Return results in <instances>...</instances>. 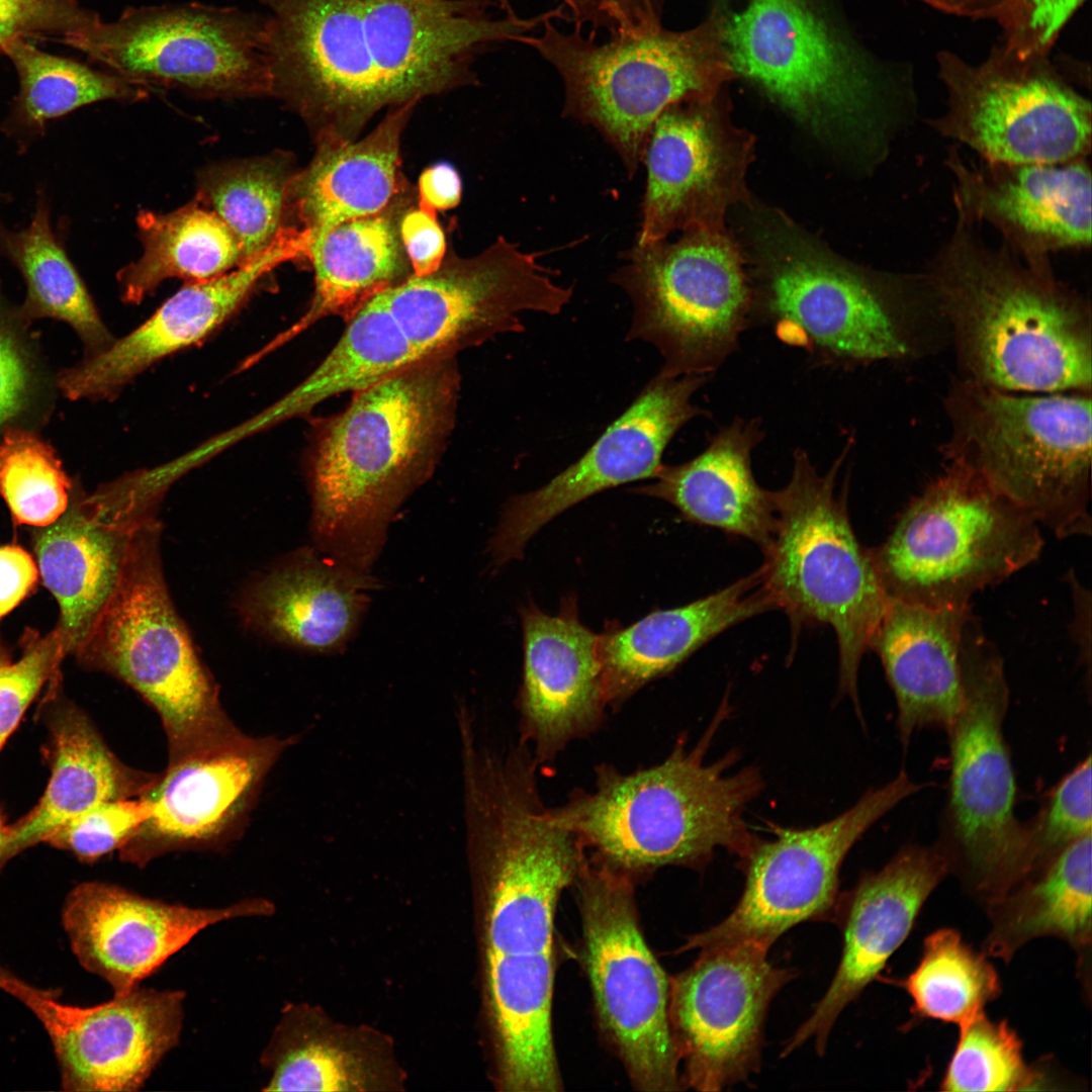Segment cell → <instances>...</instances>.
I'll return each instance as SVG.
<instances>
[{
	"instance_id": "obj_33",
	"label": "cell",
	"mask_w": 1092,
	"mask_h": 1092,
	"mask_svg": "<svg viewBox=\"0 0 1092 1092\" xmlns=\"http://www.w3.org/2000/svg\"><path fill=\"white\" fill-rule=\"evenodd\" d=\"M762 438L758 420L736 419L695 458L663 464L652 482L630 490L667 502L687 520L744 537L763 551L776 509L772 492L759 486L751 469V453Z\"/></svg>"
},
{
	"instance_id": "obj_11",
	"label": "cell",
	"mask_w": 1092,
	"mask_h": 1092,
	"mask_svg": "<svg viewBox=\"0 0 1092 1092\" xmlns=\"http://www.w3.org/2000/svg\"><path fill=\"white\" fill-rule=\"evenodd\" d=\"M611 281L631 302L626 341L653 346L665 377L715 372L751 320V290L724 226L689 228L673 242L634 243Z\"/></svg>"
},
{
	"instance_id": "obj_51",
	"label": "cell",
	"mask_w": 1092,
	"mask_h": 1092,
	"mask_svg": "<svg viewBox=\"0 0 1092 1092\" xmlns=\"http://www.w3.org/2000/svg\"><path fill=\"white\" fill-rule=\"evenodd\" d=\"M666 0H561L566 21L590 34L607 30L610 35L647 29L661 24Z\"/></svg>"
},
{
	"instance_id": "obj_17",
	"label": "cell",
	"mask_w": 1092,
	"mask_h": 1092,
	"mask_svg": "<svg viewBox=\"0 0 1092 1092\" xmlns=\"http://www.w3.org/2000/svg\"><path fill=\"white\" fill-rule=\"evenodd\" d=\"M268 8L271 95L317 134L354 141L385 93L365 34V0H258Z\"/></svg>"
},
{
	"instance_id": "obj_41",
	"label": "cell",
	"mask_w": 1092,
	"mask_h": 1092,
	"mask_svg": "<svg viewBox=\"0 0 1092 1092\" xmlns=\"http://www.w3.org/2000/svg\"><path fill=\"white\" fill-rule=\"evenodd\" d=\"M20 81L14 110L3 131L23 145L46 130L49 120L103 100L139 101L147 89L112 74L37 50L23 37L2 47Z\"/></svg>"
},
{
	"instance_id": "obj_38",
	"label": "cell",
	"mask_w": 1092,
	"mask_h": 1092,
	"mask_svg": "<svg viewBox=\"0 0 1092 1092\" xmlns=\"http://www.w3.org/2000/svg\"><path fill=\"white\" fill-rule=\"evenodd\" d=\"M1091 834L1073 842L1035 874L987 903L986 954L1009 962L1031 939L1054 936L1077 952L1084 976L1091 949Z\"/></svg>"
},
{
	"instance_id": "obj_56",
	"label": "cell",
	"mask_w": 1092,
	"mask_h": 1092,
	"mask_svg": "<svg viewBox=\"0 0 1092 1092\" xmlns=\"http://www.w3.org/2000/svg\"><path fill=\"white\" fill-rule=\"evenodd\" d=\"M938 10L968 17H993L997 20L1011 0H919Z\"/></svg>"
},
{
	"instance_id": "obj_21",
	"label": "cell",
	"mask_w": 1092,
	"mask_h": 1092,
	"mask_svg": "<svg viewBox=\"0 0 1092 1092\" xmlns=\"http://www.w3.org/2000/svg\"><path fill=\"white\" fill-rule=\"evenodd\" d=\"M708 379L657 373L579 459L541 487L512 496L489 543L493 561L520 558L542 527L578 503L618 485L654 478L674 435L706 415L693 403V395Z\"/></svg>"
},
{
	"instance_id": "obj_1",
	"label": "cell",
	"mask_w": 1092,
	"mask_h": 1092,
	"mask_svg": "<svg viewBox=\"0 0 1092 1092\" xmlns=\"http://www.w3.org/2000/svg\"><path fill=\"white\" fill-rule=\"evenodd\" d=\"M465 822L495 1084L507 1092L560 1091L551 1016L554 922L585 849L527 791L480 800Z\"/></svg>"
},
{
	"instance_id": "obj_25",
	"label": "cell",
	"mask_w": 1092,
	"mask_h": 1092,
	"mask_svg": "<svg viewBox=\"0 0 1092 1092\" xmlns=\"http://www.w3.org/2000/svg\"><path fill=\"white\" fill-rule=\"evenodd\" d=\"M273 913L274 905L264 898L196 908L150 899L114 884L86 882L66 898L63 924L80 964L106 981L114 994H124L206 927Z\"/></svg>"
},
{
	"instance_id": "obj_60",
	"label": "cell",
	"mask_w": 1092,
	"mask_h": 1092,
	"mask_svg": "<svg viewBox=\"0 0 1092 1092\" xmlns=\"http://www.w3.org/2000/svg\"><path fill=\"white\" fill-rule=\"evenodd\" d=\"M1 196H2V195L0 194V198H1Z\"/></svg>"
},
{
	"instance_id": "obj_19",
	"label": "cell",
	"mask_w": 1092,
	"mask_h": 1092,
	"mask_svg": "<svg viewBox=\"0 0 1092 1092\" xmlns=\"http://www.w3.org/2000/svg\"><path fill=\"white\" fill-rule=\"evenodd\" d=\"M767 951L747 941L703 950L670 980L681 1089L720 1091L759 1071L768 1007L795 978V971L771 964Z\"/></svg>"
},
{
	"instance_id": "obj_48",
	"label": "cell",
	"mask_w": 1092,
	"mask_h": 1092,
	"mask_svg": "<svg viewBox=\"0 0 1092 1092\" xmlns=\"http://www.w3.org/2000/svg\"><path fill=\"white\" fill-rule=\"evenodd\" d=\"M21 654L13 659L0 639V749L49 679H56L67 655L60 631L46 635L27 629L20 640Z\"/></svg>"
},
{
	"instance_id": "obj_44",
	"label": "cell",
	"mask_w": 1092,
	"mask_h": 1092,
	"mask_svg": "<svg viewBox=\"0 0 1092 1092\" xmlns=\"http://www.w3.org/2000/svg\"><path fill=\"white\" fill-rule=\"evenodd\" d=\"M74 484L54 448L33 430L0 435V495L18 525L47 527L67 510Z\"/></svg>"
},
{
	"instance_id": "obj_40",
	"label": "cell",
	"mask_w": 1092,
	"mask_h": 1092,
	"mask_svg": "<svg viewBox=\"0 0 1092 1092\" xmlns=\"http://www.w3.org/2000/svg\"><path fill=\"white\" fill-rule=\"evenodd\" d=\"M136 222L143 253L117 275L121 297L128 303H139L169 278L205 281L240 265L239 246L229 228L197 203L169 213L141 211Z\"/></svg>"
},
{
	"instance_id": "obj_47",
	"label": "cell",
	"mask_w": 1092,
	"mask_h": 1092,
	"mask_svg": "<svg viewBox=\"0 0 1092 1092\" xmlns=\"http://www.w3.org/2000/svg\"><path fill=\"white\" fill-rule=\"evenodd\" d=\"M1091 770L1088 754L1059 782L1036 815L1026 822L1032 866L1029 876L1067 846L1092 833Z\"/></svg>"
},
{
	"instance_id": "obj_4",
	"label": "cell",
	"mask_w": 1092,
	"mask_h": 1092,
	"mask_svg": "<svg viewBox=\"0 0 1092 1092\" xmlns=\"http://www.w3.org/2000/svg\"><path fill=\"white\" fill-rule=\"evenodd\" d=\"M716 727L654 766L632 774L600 766L595 789L554 814L593 850L592 860L633 881L665 866L703 867L718 848L743 863L758 842L744 811L762 782L752 767L731 771L732 754L706 762Z\"/></svg>"
},
{
	"instance_id": "obj_35",
	"label": "cell",
	"mask_w": 1092,
	"mask_h": 1092,
	"mask_svg": "<svg viewBox=\"0 0 1092 1092\" xmlns=\"http://www.w3.org/2000/svg\"><path fill=\"white\" fill-rule=\"evenodd\" d=\"M379 1036L341 1027L307 1005L290 1004L260 1056L264 1091H371L399 1084Z\"/></svg>"
},
{
	"instance_id": "obj_29",
	"label": "cell",
	"mask_w": 1092,
	"mask_h": 1092,
	"mask_svg": "<svg viewBox=\"0 0 1092 1092\" xmlns=\"http://www.w3.org/2000/svg\"><path fill=\"white\" fill-rule=\"evenodd\" d=\"M524 673L519 704L523 741L537 760H549L570 741L599 727L608 705L600 635L578 618L574 599L548 615L521 610Z\"/></svg>"
},
{
	"instance_id": "obj_5",
	"label": "cell",
	"mask_w": 1092,
	"mask_h": 1092,
	"mask_svg": "<svg viewBox=\"0 0 1092 1092\" xmlns=\"http://www.w3.org/2000/svg\"><path fill=\"white\" fill-rule=\"evenodd\" d=\"M727 16L717 8L684 31L662 24L611 35L604 42L582 27L563 32L547 20L540 34L518 42L550 64L563 85L562 115L594 127L632 178L642 165L657 117L680 102L713 101L734 78L724 38Z\"/></svg>"
},
{
	"instance_id": "obj_27",
	"label": "cell",
	"mask_w": 1092,
	"mask_h": 1092,
	"mask_svg": "<svg viewBox=\"0 0 1092 1092\" xmlns=\"http://www.w3.org/2000/svg\"><path fill=\"white\" fill-rule=\"evenodd\" d=\"M152 505L128 482L91 494L74 486L65 513L35 532L38 569L59 604L56 628L67 654H75L114 593L132 536L153 516Z\"/></svg>"
},
{
	"instance_id": "obj_6",
	"label": "cell",
	"mask_w": 1092,
	"mask_h": 1092,
	"mask_svg": "<svg viewBox=\"0 0 1092 1092\" xmlns=\"http://www.w3.org/2000/svg\"><path fill=\"white\" fill-rule=\"evenodd\" d=\"M850 445V444H849ZM849 445L826 474L808 454L793 453L792 475L771 491L776 525L759 567L777 609L792 625H829L839 651V682L856 709L858 670L889 605L870 550L858 542L837 491V473Z\"/></svg>"
},
{
	"instance_id": "obj_28",
	"label": "cell",
	"mask_w": 1092,
	"mask_h": 1092,
	"mask_svg": "<svg viewBox=\"0 0 1092 1092\" xmlns=\"http://www.w3.org/2000/svg\"><path fill=\"white\" fill-rule=\"evenodd\" d=\"M302 256L298 236L283 229L255 258L230 273L190 282L135 330L113 340L101 352L58 372L57 388L71 400L113 398L151 365L196 344L221 326L267 273Z\"/></svg>"
},
{
	"instance_id": "obj_31",
	"label": "cell",
	"mask_w": 1092,
	"mask_h": 1092,
	"mask_svg": "<svg viewBox=\"0 0 1092 1092\" xmlns=\"http://www.w3.org/2000/svg\"><path fill=\"white\" fill-rule=\"evenodd\" d=\"M416 103L391 108L364 139L315 136V153L290 180L286 212L307 239L351 219L379 213L407 192L400 173L401 133Z\"/></svg>"
},
{
	"instance_id": "obj_34",
	"label": "cell",
	"mask_w": 1092,
	"mask_h": 1092,
	"mask_svg": "<svg viewBox=\"0 0 1092 1092\" xmlns=\"http://www.w3.org/2000/svg\"><path fill=\"white\" fill-rule=\"evenodd\" d=\"M375 584L367 572L305 552L255 583L244 613L281 642L330 653L355 632Z\"/></svg>"
},
{
	"instance_id": "obj_58",
	"label": "cell",
	"mask_w": 1092,
	"mask_h": 1092,
	"mask_svg": "<svg viewBox=\"0 0 1092 1092\" xmlns=\"http://www.w3.org/2000/svg\"><path fill=\"white\" fill-rule=\"evenodd\" d=\"M8 835V827L3 823V819L0 814V867L5 862L4 851L6 846V839Z\"/></svg>"
},
{
	"instance_id": "obj_12",
	"label": "cell",
	"mask_w": 1092,
	"mask_h": 1092,
	"mask_svg": "<svg viewBox=\"0 0 1092 1092\" xmlns=\"http://www.w3.org/2000/svg\"><path fill=\"white\" fill-rule=\"evenodd\" d=\"M267 14L197 2L128 7L113 21L83 11L60 37L144 89L200 98L270 97Z\"/></svg>"
},
{
	"instance_id": "obj_52",
	"label": "cell",
	"mask_w": 1092,
	"mask_h": 1092,
	"mask_svg": "<svg viewBox=\"0 0 1092 1092\" xmlns=\"http://www.w3.org/2000/svg\"><path fill=\"white\" fill-rule=\"evenodd\" d=\"M84 9L74 0H0V51L9 40L73 27Z\"/></svg>"
},
{
	"instance_id": "obj_36",
	"label": "cell",
	"mask_w": 1092,
	"mask_h": 1092,
	"mask_svg": "<svg viewBox=\"0 0 1092 1092\" xmlns=\"http://www.w3.org/2000/svg\"><path fill=\"white\" fill-rule=\"evenodd\" d=\"M407 192L385 210L344 221L308 244L314 290L305 313L272 347L329 315L350 318L368 299L413 274L399 234Z\"/></svg>"
},
{
	"instance_id": "obj_30",
	"label": "cell",
	"mask_w": 1092,
	"mask_h": 1092,
	"mask_svg": "<svg viewBox=\"0 0 1092 1092\" xmlns=\"http://www.w3.org/2000/svg\"><path fill=\"white\" fill-rule=\"evenodd\" d=\"M966 608H929L890 599L871 649L879 655L897 705L907 748L925 728L947 730L964 699L961 648Z\"/></svg>"
},
{
	"instance_id": "obj_39",
	"label": "cell",
	"mask_w": 1092,
	"mask_h": 1092,
	"mask_svg": "<svg viewBox=\"0 0 1092 1092\" xmlns=\"http://www.w3.org/2000/svg\"><path fill=\"white\" fill-rule=\"evenodd\" d=\"M0 257L9 260L23 277L26 295L20 309L29 323L53 318L69 325L88 356L113 342L82 278L53 231L50 205L43 193L37 195L26 228L12 231L0 219Z\"/></svg>"
},
{
	"instance_id": "obj_24",
	"label": "cell",
	"mask_w": 1092,
	"mask_h": 1092,
	"mask_svg": "<svg viewBox=\"0 0 1092 1092\" xmlns=\"http://www.w3.org/2000/svg\"><path fill=\"white\" fill-rule=\"evenodd\" d=\"M956 215L988 223L1027 263L1051 262L1062 251L1091 247L1092 175L1089 158L1061 163L970 164L951 148Z\"/></svg>"
},
{
	"instance_id": "obj_54",
	"label": "cell",
	"mask_w": 1092,
	"mask_h": 1092,
	"mask_svg": "<svg viewBox=\"0 0 1092 1092\" xmlns=\"http://www.w3.org/2000/svg\"><path fill=\"white\" fill-rule=\"evenodd\" d=\"M37 567L30 554L17 545L0 547V619L34 587Z\"/></svg>"
},
{
	"instance_id": "obj_23",
	"label": "cell",
	"mask_w": 1092,
	"mask_h": 1092,
	"mask_svg": "<svg viewBox=\"0 0 1092 1092\" xmlns=\"http://www.w3.org/2000/svg\"><path fill=\"white\" fill-rule=\"evenodd\" d=\"M752 138L709 102L666 108L650 130L635 243L648 244L694 226H724L730 205L745 194Z\"/></svg>"
},
{
	"instance_id": "obj_8",
	"label": "cell",
	"mask_w": 1092,
	"mask_h": 1092,
	"mask_svg": "<svg viewBox=\"0 0 1092 1092\" xmlns=\"http://www.w3.org/2000/svg\"><path fill=\"white\" fill-rule=\"evenodd\" d=\"M949 455L1058 538L1091 534V399L1018 396L972 380L947 400Z\"/></svg>"
},
{
	"instance_id": "obj_9",
	"label": "cell",
	"mask_w": 1092,
	"mask_h": 1092,
	"mask_svg": "<svg viewBox=\"0 0 1092 1092\" xmlns=\"http://www.w3.org/2000/svg\"><path fill=\"white\" fill-rule=\"evenodd\" d=\"M1039 526L1022 508L952 463L870 554L889 599L966 608L976 593L1039 557Z\"/></svg>"
},
{
	"instance_id": "obj_13",
	"label": "cell",
	"mask_w": 1092,
	"mask_h": 1092,
	"mask_svg": "<svg viewBox=\"0 0 1092 1092\" xmlns=\"http://www.w3.org/2000/svg\"><path fill=\"white\" fill-rule=\"evenodd\" d=\"M945 110L928 121L939 135L993 163H1061L1089 158L1092 110L1050 62L1002 42L973 65L941 52Z\"/></svg>"
},
{
	"instance_id": "obj_32",
	"label": "cell",
	"mask_w": 1092,
	"mask_h": 1092,
	"mask_svg": "<svg viewBox=\"0 0 1092 1092\" xmlns=\"http://www.w3.org/2000/svg\"><path fill=\"white\" fill-rule=\"evenodd\" d=\"M760 569L725 588L674 609L654 611L625 628L600 635L608 705L621 704L678 666L711 639L776 609Z\"/></svg>"
},
{
	"instance_id": "obj_22",
	"label": "cell",
	"mask_w": 1092,
	"mask_h": 1092,
	"mask_svg": "<svg viewBox=\"0 0 1092 1092\" xmlns=\"http://www.w3.org/2000/svg\"><path fill=\"white\" fill-rule=\"evenodd\" d=\"M295 737H254L238 728L169 755L143 795L149 819L119 850L139 868L168 852L216 847L243 825L272 766Z\"/></svg>"
},
{
	"instance_id": "obj_50",
	"label": "cell",
	"mask_w": 1092,
	"mask_h": 1092,
	"mask_svg": "<svg viewBox=\"0 0 1092 1092\" xmlns=\"http://www.w3.org/2000/svg\"><path fill=\"white\" fill-rule=\"evenodd\" d=\"M1084 0H1011L998 19L1004 41L1015 50L1049 53L1061 29Z\"/></svg>"
},
{
	"instance_id": "obj_42",
	"label": "cell",
	"mask_w": 1092,
	"mask_h": 1092,
	"mask_svg": "<svg viewBox=\"0 0 1092 1092\" xmlns=\"http://www.w3.org/2000/svg\"><path fill=\"white\" fill-rule=\"evenodd\" d=\"M294 173L283 154L222 163L202 171L198 197L235 237L240 265L265 251L286 225L287 191Z\"/></svg>"
},
{
	"instance_id": "obj_49",
	"label": "cell",
	"mask_w": 1092,
	"mask_h": 1092,
	"mask_svg": "<svg viewBox=\"0 0 1092 1092\" xmlns=\"http://www.w3.org/2000/svg\"><path fill=\"white\" fill-rule=\"evenodd\" d=\"M150 801L145 797L99 803L70 820L46 840L91 862L120 850L149 819Z\"/></svg>"
},
{
	"instance_id": "obj_26",
	"label": "cell",
	"mask_w": 1092,
	"mask_h": 1092,
	"mask_svg": "<svg viewBox=\"0 0 1092 1092\" xmlns=\"http://www.w3.org/2000/svg\"><path fill=\"white\" fill-rule=\"evenodd\" d=\"M949 874L938 848L902 847L880 871L867 874L842 906L843 949L836 973L811 1015L787 1041L786 1057L807 1040L823 1055L843 1009L879 975L909 935L924 903Z\"/></svg>"
},
{
	"instance_id": "obj_59",
	"label": "cell",
	"mask_w": 1092,
	"mask_h": 1092,
	"mask_svg": "<svg viewBox=\"0 0 1092 1092\" xmlns=\"http://www.w3.org/2000/svg\"><path fill=\"white\" fill-rule=\"evenodd\" d=\"M493 2L500 10L506 13V15H516V12L514 11L511 4V0H493Z\"/></svg>"
},
{
	"instance_id": "obj_14",
	"label": "cell",
	"mask_w": 1092,
	"mask_h": 1092,
	"mask_svg": "<svg viewBox=\"0 0 1092 1092\" xmlns=\"http://www.w3.org/2000/svg\"><path fill=\"white\" fill-rule=\"evenodd\" d=\"M633 882L589 858L576 878L586 972L600 1025L633 1086L677 1091L670 980L642 934Z\"/></svg>"
},
{
	"instance_id": "obj_53",
	"label": "cell",
	"mask_w": 1092,
	"mask_h": 1092,
	"mask_svg": "<svg viewBox=\"0 0 1092 1092\" xmlns=\"http://www.w3.org/2000/svg\"><path fill=\"white\" fill-rule=\"evenodd\" d=\"M399 234L414 275H427L441 266L446 241L436 211L408 207L400 218Z\"/></svg>"
},
{
	"instance_id": "obj_46",
	"label": "cell",
	"mask_w": 1092,
	"mask_h": 1092,
	"mask_svg": "<svg viewBox=\"0 0 1092 1092\" xmlns=\"http://www.w3.org/2000/svg\"><path fill=\"white\" fill-rule=\"evenodd\" d=\"M30 324L0 286V435L13 427L32 430L51 404L52 381Z\"/></svg>"
},
{
	"instance_id": "obj_10",
	"label": "cell",
	"mask_w": 1092,
	"mask_h": 1092,
	"mask_svg": "<svg viewBox=\"0 0 1092 1092\" xmlns=\"http://www.w3.org/2000/svg\"><path fill=\"white\" fill-rule=\"evenodd\" d=\"M159 537L154 516L135 530L119 582L75 655L121 679L152 705L173 755L236 727L174 609Z\"/></svg>"
},
{
	"instance_id": "obj_16",
	"label": "cell",
	"mask_w": 1092,
	"mask_h": 1092,
	"mask_svg": "<svg viewBox=\"0 0 1092 1092\" xmlns=\"http://www.w3.org/2000/svg\"><path fill=\"white\" fill-rule=\"evenodd\" d=\"M922 788L901 770L830 821L806 829L775 828V838L758 841L743 862L745 886L734 910L691 936L684 948L703 951L747 941L769 949L791 927L833 914L846 854L880 818Z\"/></svg>"
},
{
	"instance_id": "obj_37",
	"label": "cell",
	"mask_w": 1092,
	"mask_h": 1092,
	"mask_svg": "<svg viewBox=\"0 0 1092 1092\" xmlns=\"http://www.w3.org/2000/svg\"><path fill=\"white\" fill-rule=\"evenodd\" d=\"M52 775L38 804L8 827L5 862L46 841L70 820L95 805L143 796L158 775L128 767L105 745L90 721L65 708L52 721Z\"/></svg>"
},
{
	"instance_id": "obj_7",
	"label": "cell",
	"mask_w": 1092,
	"mask_h": 1092,
	"mask_svg": "<svg viewBox=\"0 0 1092 1092\" xmlns=\"http://www.w3.org/2000/svg\"><path fill=\"white\" fill-rule=\"evenodd\" d=\"M964 699L947 730L950 772L934 845L949 874L986 903L1031 873L1026 822L1015 815L1016 781L1004 721L1009 687L998 649L973 615L961 648Z\"/></svg>"
},
{
	"instance_id": "obj_2",
	"label": "cell",
	"mask_w": 1092,
	"mask_h": 1092,
	"mask_svg": "<svg viewBox=\"0 0 1092 1092\" xmlns=\"http://www.w3.org/2000/svg\"><path fill=\"white\" fill-rule=\"evenodd\" d=\"M460 385L456 355L432 356L354 391L321 423L306 475L312 536L325 556L367 572L394 515L445 450Z\"/></svg>"
},
{
	"instance_id": "obj_43",
	"label": "cell",
	"mask_w": 1092,
	"mask_h": 1092,
	"mask_svg": "<svg viewBox=\"0 0 1092 1092\" xmlns=\"http://www.w3.org/2000/svg\"><path fill=\"white\" fill-rule=\"evenodd\" d=\"M897 984L912 998L917 1019L959 1026L984 1012L1001 992L998 975L986 956L968 945L953 929H939L924 940L915 970Z\"/></svg>"
},
{
	"instance_id": "obj_18",
	"label": "cell",
	"mask_w": 1092,
	"mask_h": 1092,
	"mask_svg": "<svg viewBox=\"0 0 1092 1092\" xmlns=\"http://www.w3.org/2000/svg\"><path fill=\"white\" fill-rule=\"evenodd\" d=\"M927 293L922 274L879 280L795 255L770 271L762 315L784 342L848 367L907 356L906 316Z\"/></svg>"
},
{
	"instance_id": "obj_20",
	"label": "cell",
	"mask_w": 1092,
	"mask_h": 1092,
	"mask_svg": "<svg viewBox=\"0 0 1092 1092\" xmlns=\"http://www.w3.org/2000/svg\"><path fill=\"white\" fill-rule=\"evenodd\" d=\"M0 990L41 1023L68 1091H138L181 1037L186 997L181 990L136 986L109 1001L80 1007L6 969Z\"/></svg>"
},
{
	"instance_id": "obj_15",
	"label": "cell",
	"mask_w": 1092,
	"mask_h": 1092,
	"mask_svg": "<svg viewBox=\"0 0 1092 1092\" xmlns=\"http://www.w3.org/2000/svg\"><path fill=\"white\" fill-rule=\"evenodd\" d=\"M724 38L735 75L809 126H875L879 96L873 73L809 0H750L727 17Z\"/></svg>"
},
{
	"instance_id": "obj_57",
	"label": "cell",
	"mask_w": 1092,
	"mask_h": 1092,
	"mask_svg": "<svg viewBox=\"0 0 1092 1092\" xmlns=\"http://www.w3.org/2000/svg\"><path fill=\"white\" fill-rule=\"evenodd\" d=\"M1074 602L1073 635L1082 661L1090 666V636L1085 634V616L1090 613V592L1072 573L1068 574Z\"/></svg>"
},
{
	"instance_id": "obj_55",
	"label": "cell",
	"mask_w": 1092,
	"mask_h": 1092,
	"mask_svg": "<svg viewBox=\"0 0 1092 1092\" xmlns=\"http://www.w3.org/2000/svg\"><path fill=\"white\" fill-rule=\"evenodd\" d=\"M419 206L431 210L455 207L461 198V181L456 170L447 163L426 169L419 179Z\"/></svg>"
},
{
	"instance_id": "obj_3",
	"label": "cell",
	"mask_w": 1092,
	"mask_h": 1092,
	"mask_svg": "<svg viewBox=\"0 0 1092 1092\" xmlns=\"http://www.w3.org/2000/svg\"><path fill=\"white\" fill-rule=\"evenodd\" d=\"M956 217L922 275L970 380L1001 390H1089L1088 301L1051 262L1027 263L1004 244L985 243L980 224Z\"/></svg>"
},
{
	"instance_id": "obj_45",
	"label": "cell",
	"mask_w": 1092,
	"mask_h": 1092,
	"mask_svg": "<svg viewBox=\"0 0 1092 1092\" xmlns=\"http://www.w3.org/2000/svg\"><path fill=\"white\" fill-rule=\"evenodd\" d=\"M1021 1041L1006 1021H993L984 1012L960 1025L957 1048L941 1081L956 1092L1037 1089L1043 1072L1024 1063Z\"/></svg>"
}]
</instances>
